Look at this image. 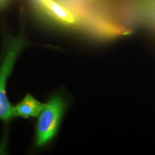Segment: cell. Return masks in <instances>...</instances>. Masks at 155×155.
Segmentation results:
<instances>
[{"instance_id": "1", "label": "cell", "mask_w": 155, "mask_h": 155, "mask_svg": "<svg viewBox=\"0 0 155 155\" xmlns=\"http://www.w3.org/2000/svg\"><path fill=\"white\" fill-rule=\"evenodd\" d=\"M26 43V40L22 34L11 39L0 65V120L2 121H7L15 117L14 106L7 98L6 86L15 62Z\"/></svg>"}, {"instance_id": "2", "label": "cell", "mask_w": 155, "mask_h": 155, "mask_svg": "<svg viewBox=\"0 0 155 155\" xmlns=\"http://www.w3.org/2000/svg\"><path fill=\"white\" fill-rule=\"evenodd\" d=\"M65 104L61 95L56 94L45 104L39 114L35 130V144L42 147L50 142L59 129Z\"/></svg>"}, {"instance_id": "3", "label": "cell", "mask_w": 155, "mask_h": 155, "mask_svg": "<svg viewBox=\"0 0 155 155\" xmlns=\"http://www.w3.org/2000/svg\"><path fill=\"white\" fill-rule=\"evenodd\" d=\"M37 7L50 20L65 28H79L81 21L71 9L57 0H33Z\"/></svg>"}, {"instance_id": "4", "label": "cell", "mask_w": 155, "mask_h": 155, "mask_svg": "<svg viewBox=\"0 0 155 155\" xmlns=\"http://www.w3.org/2000/svg\"><path fill=\"white\" fill-rule=\"evenodd\" d=\"M45 104L30 94H27L17 105L14 106L15 117L19 116L25 119L36 117L40 114Z\"/></svg>"}, {"instance_id": "5", "label": "cell", "mask_w": 155, "mask_h": 155, "mask_svg": "<svg viewBox=\"0 0 155 155\" xmlns=\"http://www.w3.org/2000/svg\"><path fill=\"white\" fill-rule=\"evenodd\" d=\"M11 0H0V10L5 8L10 2Z\"/></svg>"}]
</instances>
